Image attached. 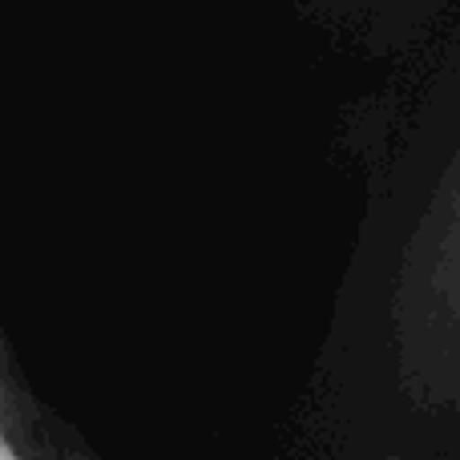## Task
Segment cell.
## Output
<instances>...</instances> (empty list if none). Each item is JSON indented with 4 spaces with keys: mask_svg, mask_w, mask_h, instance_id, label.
I'll list each match as a JSON object with an SVG mask.
<instances>
[{
    "mask_svg": "<svg viewBox=\"0 0 460 460\" xmlns=\"http://www.w3.org/2000/svg\"><path fill=\"white\" fill-rule=\"evenodd\" d=\"M0 460H16V453L8 448V440H4V432H0Z\"/></svg>",
    "mask_w": 460,
    "mask_h": 460,
    "instance_id": "1",
    "label": "cell"
}]
</instances>
